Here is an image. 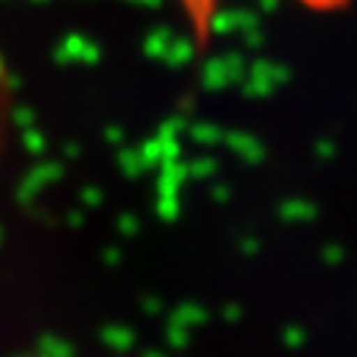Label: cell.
I'll return each instance as SVG.
<instances>
[{
  "label": "cell",
  "instance_id": "cell-1",
  "mask_svg": "<svg viewBox=\"0 0 357 357\" xmlns=\"http://www.w3.org/2000/svg\"><path fill=\"white\" fill-rule=\"evenodd\" d=\"M225 0H174L177 12H181L186 31L192 37V43L197 45V51H206L211 37H214V26L217 17L222 12Z\"/></svg>",
  "mask_w": 357,
  "mask_h": 357
},
{
  "label": "cell",
  "instance_id": "cell-2",
  "mask_svg": "<svg viewBox=\"0 0 357 357\" xmlns=\"http://www.w3.org/2000/svg\"><path fill=\"white\" fill-rule=\"evenodd\" d=\"M9 102H12V91H9V70L0 59V144L6 138V124H9Z\"/></svg>",
  "mask_w": 357,
  "mask_h": 357
}]
</instances>
